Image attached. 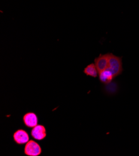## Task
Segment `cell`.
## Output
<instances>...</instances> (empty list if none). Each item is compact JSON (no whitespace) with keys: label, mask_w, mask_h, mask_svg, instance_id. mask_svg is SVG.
Here are the masks:
<instances>
[{"label":"cell","mask_w":139,"mask_h":156,"mask_svg":"<svg viewBox=\"0 0 139 156\" xmlns=\"http://www.w3.org/2000/svg\"><path fill=\"white\" fill-rule=\"evenodd\" d=\"M108 69L112 73L115 78L120 75L123 70L122 67V57H117L110 53L109 64Z\"/></svg>","instance_id":"cell-1"},{"label":"cell","mask_w":139,"mask_h":156,"mask_svg":"<svg viewBox=\"0 0 139 156\" xmlns=\"http://www.w3.org/2000/svg\"><path fill=\"white\" fill-rule=\"evenodd\" d=\"M24 152L27 156H39L42 153V148L36 141L29 140L25 145Z\"/></svg>","instance_id":"cell-2"},{"label":"cell","mask_w":139,"mask_h":156,"mask_svg":"<svg viewBox=\"0 0 139 156\" xmlns=\"http://www.w3.org/2000/svg\"><path fill=\"white\" fill-rule=\"evenodd\" d=\"M110 53L101 54L98 57L94 59V64L98 71V73L109 68Z\"/></svg>","instance_id":"cell-3"},{"label":"cell","mask_w":139,"mask_h":156,"mask_svg":"<svg viewBox=\"0 0 139 156\" xmlns=\"http://www.w3.org/2000/svg\"><path fill=\"white\" fill-rule=\"evenodd\" d=\"M14 142L18 145L26 144L29 141V136L27 131L19 129L15 131L13 135Z\"/></svg>","instance_id":"cell-4"},{"label":"cell","mask_w":139,"mask_h":156,"mask_svg":"<svg viewBox=\"0 0 139 156\" xmlns=\"http://www.w3.org/2000/svg\"><path fill=\"white\" fill-rule=\"evenodd\" d=\"M24 125L29 128H33L38 124V118L37 115L33 112H28L23 117Z\"/></svg>","instance_id":"cell-5"},{"label":"cell","mask_w":139,"mask_h":156,"mask_svg":"<svg viewBox=\"0 0 139 156\" xmlns=\"http://www.w3.org/2000/svg\"><path fill=\"white\" fill-rule=\"evenodd\" d=\"M31 135L35 140L42 141L47 136L46 128L42 124H38L37 126L32 129L31 131Z\"/></svg>","instance_id":"cell-6"},{"label":"cell","mask_w":139,"mask_h":156,"mask_svg":"<svg viewBox=\"0 0 139 156\" xmlns=\"http://www.w3.org/2000/svg\"><path fill=\"white\" fill-rule=\"evenodd\" d=\"M98 75L100 82L103 84H109L115 79L112 73L108 69L99 72Z\"/></svg>","instance_id":"cell-7"},{"label":"cell","mask_w":139,"mask_h":156,"mask_svg":"<svg viewBox=\"0 0 139 156\" xmlns=\"http://www.w3.org/2000/svg\"><path fill=\"white\" fill-rule=\"evenodd\" d=\"M84 73L87 76H90L94 78H96L98 76V71L96 67L95 64H90L88 65L84 69Z\"/></svg>","instance_id":"cell-8"}]
</instances>
